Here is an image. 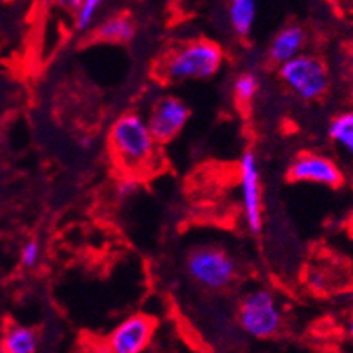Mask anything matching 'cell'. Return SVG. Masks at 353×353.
<instances>
[{
	"instance_id": "obj_13",
	"label": "cell",
	"mask_w": 353,
	"mask_h": 353,
	"mask_svg": "<svg viewBox=\"0 0 353 353\" xmlns=\"http://www.w3.org/2000/svg\"><path fill=\"white\" fill-rule=\"evenodd\" d=\"M2 344L8 353H34L38 348V335L26 326H13L6 332Z\"/></svg>"
},
{
	"instance_id": "obj_11",
	"label": "cell",
	"mask_w": 353,
	"mask_h": 353,
	"mask_svg": "<svg viewBox=\"0 0 353 353\" xmlns=\"http://www.w3.org/2000/svg\"><path fill=\"white\" fill-rule=\"evenodd\" d=\"M258 0H229V22L238 37H249L256 22Z\"/></svg>"
},
{
	"instance_id": "obj_6",
	"label": "cell",
	"mask_w": 353,
	"mask_h": 353,
	"mask_svg": "<svg viewBox=\"0 0 353 353\" xmlns=\"http://www.w3.org/2000/svg\"><path fill=\"white\" fill-rule=\"evenodd\" d=\"M240 191H242V208L247 228L258 234L263 228V202H261L258 159L251 150H247L240 159Z\"/></svg>"
},
{
	"instance_id": "obj_9",
	"label": "cell",
	"mask_w": 353,
	"mask_h": 353,
	"mask_svg": "<svg viewBox=\"0 0 353 353\" xmlns=\"http://www.w3.org/2000/svg\"><path fill=\"white\" fill-rule=\"evenodd\" d=\"M155 325L148 316H132L125 319L108 337V348L114 353H141L148 348Z\"/></svg>"
},
{
	"instance_id": "obj_5",
	"label": "cell",
	"mask_w": 353,
	"mask_h": 353,
	"mask_svg": "<svg viewBox=\"0 0 353 353\" xmlns=\"http://www.w3.org/2000/svg\"><path fill=\"white\" fill-rule=\"evenodd\" d=\"M238 319L243 330L254 339H269L281 326V312L269 290H254L247 294L240 305Z\"/></svg>"
},
{
	"instance_id": "obj_16",
	"label": "cell",
	"mask_w": 353,
	"mask_h": 353,
	"mask_svg": "<svg viewBox=\"0 0 353 353\" xmlns=\"http://www.w3.org/2000/svg\"><path fill=\"white\" fill-rule=\"evenodd\" d=\"M105 0H81L78 11H76V28L78 31H87L90 23L94 22L99 8Z\"/></svg>"
},
{
	"instance_id": "obj_21",
	"label": "cell",
	"mask_w": 353,
	"mask_h": 353,
	"mask_svg": "<svg viewBox=\"0 0 353 353\" xmlns=\"http://www.w3.org/2000/svg\"><path fill=\"white\" fill-rule=\"evenodd\" d=\"M350 334L353 335V319H352V323H350Z\"/></svg>"
},
{
	"instance_id": "obj_17",
	"label": "cell",
	"mask_w": 353,
	"mask_h": 353,
	"mask_svg": "<svg viewBox=\"0 0 353 353\" xmlns=\"http://www.w3.org/2000/svg\"><path fill=\"white\" fill-rule=\"evenodd\" d=\"M20 260H22L23 267H34V265L38 263V260H40V245H38L37 240H29V242L22 247Z\"/></svg>"
},
{
	"instance_id": "obj_20",
	"label": "cell",
	"mask_w": 353,
	"mask_h": 353,
	"mask_svg": "<svg viewBox=\"0 0 353 353\" xmlns=\"http://www.w3.org/2000/svg\"><path fill=\"white\" fill-rule=\"evenodd\" d=\"M350 69H352V72H353V54H352V58H350Z\"/></svg>"
},
{
	"instance_id": "obj_3",
	"label": "cell",
	"mask_w": 353,
	"mask_h": 353,
	"mask_svg": "<svg viewBox=\"0 0 353 353\" xmlns=\"http://www.w3.org/2000/svg\"><path fill=\"white\" fill-rule=\"evenodd\" d=\"M279 76L298 98L314 101L328 90L330 78L325 63L316 56L298 54L279 65Z\"/></svg>"
},
{
	"instance_id": "obj_14",
	"label": "cell",
	"mask_w": 353,
	"mask_h": 353,
	"mask_svg": "<svg viewBox=\"0 0 353 353\" xmlns=\"http://www.w3.org/2000/svg\"><path fill=\"white\" fill-rule=\"evenodd\" d=\"M328 134L346 154L353 155V112H343L335 117L330 123Z\"/></svg>"
},
{
	"instance_id": "obj_1",
	"label": "cell",
	"mask_w": 353,
	"mask_h": 353,
	"mask_svg": "<svg viewBox=\"0 0 353 353\" xmlns=\"http://www.w3.org/2000/svg\"><path fill=\"white\" fill-rule=\"evenodd\" d=\"M157 141L139 114H125L110 128V146L117 163L130 172L146 170L157 154Z\"/></svg>"
},
{
	"instance_id": "obj_15",
	"label": "cell",
	"mask_w": 353,
	"mask_h": 353,
	"mask_svg": "<svg viewBox=\"0 0 353 353\" xmlns=\"http://www.w3.org/2000/svg\"><path fill=\"white\" fill-rule=\"evenodd\" d=\"M232 90H234L236 101L251 103L256 94H258V90H260V79H258L254 72H242L234 79Z\"/></svg>"
},
{
	"instance_id": "obj_19",
	"label": "cell",
	"mask_w": 353,
	"mask_h": 353,
	"mask_svg": "<svg viewBox=\"0 0 353 353\" xmlns=\"http://www.w3.org/2000/svg\"><path fill=\"white\" fill-rule=\"evenodd\" d=\"M56 4L60 6L61 10L69 11V13H76L81 4V0H56Z\"/></svg>"
},
{
	"instance_id": "obj_7",
	"label": "cell",
	"mask_w": 353,
	"mask_h": 353,
	"mask_svg": "<svg viewBox=\"0 0 353 353\" xmlns=\"http://www.w3.org/2000/svg\"><path fill=\"white\" fill-rule=\"evenodd\" d=\"M188 119H190V108L186 103L179 98L166 96L155 101L146 123L157 143H168L181 134Z\"/></svg>"
},
{
	"instance_id": "obj_2",
	"label": "cell",
	"mask_w": 353,
	"mask_h": 353,
	"mask_svg": "<svg viewBox=\"0 0 353 353\" xmlns=\"http://www.w3.org/2000/svg\"><path fill=\"white\" fill-rule=\"evenodd\" d=\"M223 63V51L211 40H195L176 49L164 61V74L170 79L213 78Z\"/></svg>"
},
{
	"instance_id": "obj_4",
	"label": "cell",
	"mask_w": 353,
	"mask_h": 353,
	"mask_svg": "<svg viewBox=\"0 0 353 353\" xmlns=\"http://www.w3.org/2000/svg\"><path fill=\"white\" fill-rule=\"evenodd\" d=\"M186 269L191 279L208 290H222L236 276V263L220 247H199L190 252Z\"/></svg>"
},
{
	"instance_id": "obj_12",
	"label": "cell",
	"mask_w": 353,
	"mask_h": 353,
	"mask_svg": "<svg viewBox=\"0 0 353 353\" xmlns=\"http://www.w3.org/2000/svg\"><path fill=\"white\" fill-rule=\"evenodd\" d=\"M96 37L103 42L126 43L135 37V26L128 17L117 14L99 23V28L96 29Z\"/></svg>"
},
{
	"instance_id": "obj_10",
	"label": "cell",
	"mask_w": 353,
	"mask_h": 353,
	"mask_svg": "<svg viewBox=\"0 0 353 353\" xmlns=\"http://www.w3.org/2000/svg\"><path fill=\"white\" fill-rule=\"evenodd\" d=\"M305 40H307L305 29H303L301 26L290 23V26L281 29V31L274 37V40L270 42V47H269L270 60L281 65L283 61L290 60V58H294V56L301 54Z\"/></svg>"
},
{
	"instance_id": "obj_22",
	"label": "cell",
	"mask_w": 353,
	"mask_h": 353,
	"mask_svg": "<svg viewBox=\"0 0 353 353\" xmlns=\"http://www.w3.org/2000/svg\"><path fill=\"white\" fill-rule=\"evenodd\" d=\"M2 352H4V344L0 343V353H2Z\"/></svg>"
},
{
	"instance_id": "obj_8",
	"label": "cell",
	"mask_w": 353,
	"mask_h": 353,
	"mask_svg": "<svg viewBox=\"0 0 353 353\" xmlns=\"http://www.w3.org/2000/svg\"><path fill=\"white\" fill-rule=\"evenodd\" d=\"M288 179L294 182H314L321 186H339L344 181L341 168L319 154H303L288 168Z\"/></svg>"
},
{
	"instance_id": "obj_18",
	"label": "cell",
	"mask_w": 353,
	"mask_h": 353,
	"mask_svg": "<svg viewBox=\"0 0 353 353\" xmlns=\"http://www.w3.org/2000/svg\"><path fill=\"white\" fill-rule=\"evenodd\" d=\"M137 191V182L134 179H125V181L119 182L117 186V196L119 199H126V196H132Z\"/></svg>"
}]
</instances>
